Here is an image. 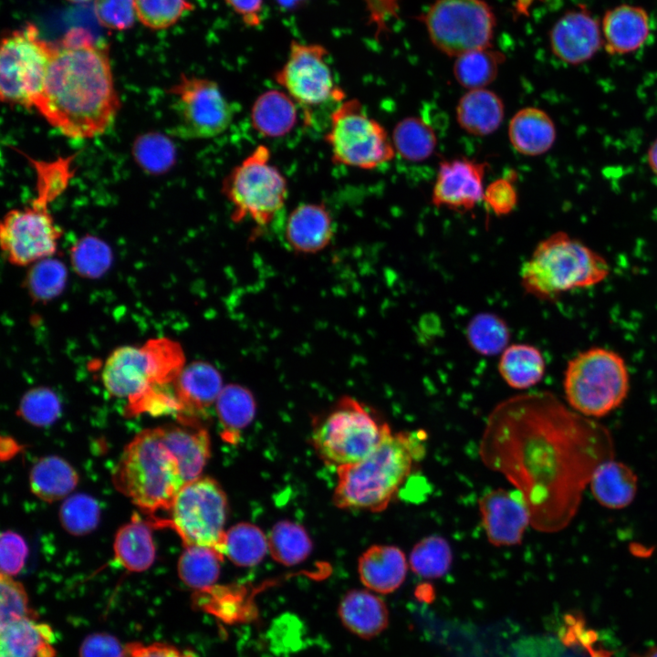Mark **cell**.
<instances>
[{
	"instance_id": "8fae6325",
	"label": "cell",
	"mask_w": 657,
	"mask_h": 657,
	"mask_svg": "<svg viewBox=\"0 0 657 657\" xmlns=\"http://www.w3.org/2000/svg\"><path fill=\"white\" fill-rule=\"evenodd\" d=\"M54 50L55 44L42 39L32 24L5 36L0 48L1 100L34 109L44 88Z\"/></svg>"
},
{
	"instance_id": "f1b7e54d",
	"label": "cell",
	"mask_w": 657,
	"mask_h": 657,
	"mask_svg": "<svg viewBox=\"0 0 657 657\" xmlns=\"http://www.w3.org/2000/svg\"><path fill=\"white\" fill-rule=\"evenodd\" d=\"M456 120L467 133L486 136L494 133L502 124L505 106L501 98L485 88L469 89L459 99Z\"/></svg>"
},
{
	"instance_id": "94428289",
	"label": "cell",
	"mask_w": 657,
	"mask_h": 657,
	"mask_svg": "<svg viewBox=\"0 0 657 657\" xmlns=\"http://www.w3.org/2000/svg\"><path fill=\"white\" fill-rule=\"evenodd\" d=\"M68 1H69V2H71V3L79 4V3H86V2L90 1V0H68Z\"/></svg>"
},
{
	"instance_id": "e0dca14e",
	"label": "cell",
	"mask_w": 657,
	"mask_h": 657,
	"mask_svg": "<svg viewBox=\"0 0 657 657\" xmlns=\"http://www.w3.org/2000/svg\"><path fill=\"white\" fill-rule=\"evenodd\" d=\"M487 166L464 157L441 162L432 193L433 204L457 212L474 209L484 198Z\"/></svg>"
},
{
	"instance_id": "db71d44e",
	"label": "cell",
	"mask_w": 657,
	"mask_h": 657,
	"mask_svg": "<svg viewBox=\"0 0 657 657\" xmlns=\"http://www.w3.org/2000/svg\"><path fill=\"white\" fill-rule=\"evenodd\" d=\"M140 160L148 167L160 168L169 164L172 151L169 142L163 140L149 138L140 144Z\"/></svg>"
},
{
	"instance_id": "d6986e66",
	"label": "cell",
	"mask_w": 657,
	"mask_h": 657,
	"mask_svg": "<svg viewBox=\"0 0 657 657\" xmlns=\"http://www.w3.org/2000/svg\"><path fill=\"white\" fill-rule=\"evenodd\" d=\"M549 44L558 58L579 65L590 59L603 44L601 27L585 7L573 9L553 25Z\"/></svg>"
},
{
	"instance_id": "f5cc1de1",
	"label": "cell",
	"mask_w": 657,
	"mask_h": 657,
	"mask_svg": "<svg viewBox=\"0 0 657 657\" xmlns=\"http://www.w3.org/2000/svg\"><path fill=\"white\" fill-rule=\"evenodd\" d=\"M124 657H196V655L191 650H182L164 642L150 644L130 642L125 645Z\"/></svg>"
},
{
	"instance_id": "680465c9",
	"label": "cell",
	"mask_w": 657,
	"mask_h": 657,
	"mask_svg": "<svg viewBox=\"0 0 657 657\" xmlns=\"http://www.w3.org/2000/svg\"><path fill=\"white\" fill-rule=\"evenodd\" d=\"M632 657H657V646L652 647L642 653L634 654Z\"/></svg>"
},
{
	"instance_id": "2e32d148",
	"label": "cell",
	"mask_w": 657,
	"mask_h": 657,
	"mask_svg": "<svg viewBox=\"0 0 657 657\" xmlns=\"http://www.w3.org/2000/svg\"><path fill=\"white\" fill-rule=\"evenodd\" d=\"M52 199L38 190L30 205L5 214L0 224V244L9 263L25 266L55 254L62 231L47 209Z\"/></svg>"
},
{
	"instance_id": "8d00e7d4",
	"label": "cell",
	"mask_w": 657,
	"mask_h": 657,
	"mask_svg": "<svg viewBox=\"0 0 657 657\" xmlns=\"http://www.w3.org/2000/svg\"><path fill=\"white\" fill-rule=\"evenodd\" d=\"M268 551L273 558L286 566L304 561L311 553L312 541L307 530L299 524L280 520L267 536Z\"/></svg>"
},
{
	"instance_id": "e575fe53",
	"label": "cell",
	"mask_w": 657,
	"mask_h": 657,
	"mask_svg": "<svg viewBox=\"0 0 657 657\" xmlns=\"http://www.w3.org/2000/svg\"><path fill=\"white\" fill-rule=\"evenodd\" d=\"M224 555L203 546H186L177 565L182 581L197 590L211 588L218 579Z\"/></svg>"
},
{
	"instance_id": "603a6c76",
	"label": "cell",
	"mask_w": 657,
	"mask_h": 657,
	"mask_svg": "<svg viewBox=\"0 0 657 657\" xmlns=\"http://www.w3.org/2000/svg\"><path fill=\"white\" fill-rule=\"evenodd\" d=\"M647 11L637 5H620L608 10L602 19L601 33L606 51L624 55L638 50L650 34Z\"/></svg>"
},
{
	"instance_id": "3957f363",
	"label": "cell",
	"mask_w": 657,
	"mask_h": 657,
	"mask_svg": "<svg viewBox=\"0 0 657 657\" xmlns=\"http://www.w3.org/2000/svg\"><path fill=\"white\" fill-rule=\"evenodd\" d=\"M422 430L392 433L387 427L378 446L366 457L337 468L333 501L339 508L381 512L401 491L412 468L426 454Z\"/></svg>"
},
{
	"instance_id": "6f0895ef",
	"label": "cell",
	"mask_w": 657,
	"mask_h": 657,
	"mask_svg": "<svg viewBox=\"0 0 657 657\" xmlns=\"http://www.w3.org/2000/svg\"><path fill=\"white\" fill-rule=\"evenodd\" d=\"M647 157L650 168L657 176V139L652 143Z\"/></svg>"
},
{
	"instance_id": "816d5d0a",
	"label": "cell",
	"mask_w": 657,
	"mask_h": 657,
	"mask_svg": "<svg viewBox=\"0 0 657 657\" xmlns=\"http://www.w3.org/2000/svg\"><path fill=\"white\" fill-rule=\"evenodd\" d=\"M125 646L108 633H94L85 638L79 649L80 657H124Z\"/></svg>"
},
{
	"instance_id": "d4e9b609",
	"label": "cell",
	"mask_w": 657,
	"mask_h": 657,
	"mask_svg": "<svg viewBox=\"0 0 657 657\" xmlns=\"http://www.w3.org/2000/svg\"><path fill=\"white\" fill-rule=\"evenodd\" d=\"M508 139L520 154L538 156L553 146L557 131L550 116L536 107L517 110L508 124Z\"/></svg>"
},
{
	"instance_id": "484cf974",
	"label": "cell",
	"mask_w": 657,
	"mask_h": 657,
	"mask_svg": "<svg viewBox=\"0 0 657 657\" xmlns=\"http://www.w3.org/2000/svg\"><path fill=\"white\" fill-rule=\"evenodd\" d=\"M589 486L600 506L618 510L627 507L634 500L638 478L630 466L612 458L596 468Z\"/></svg>"
},
{
	"instance_id": "f6af8a7d",
	"label": "cell",
	"mask_w": 657,
	"mask_h": 657,
	"mask_svg": "<svg viewBox=\"0 0 657 657\" xmlns=\"http://www.w3.org/2000/svg\"><path fill=\"white\" fill-rule=\"evenodd\" d=\"M110 249L96 237L86 236L72 247V266L82 276L95 278L101 276L110 267Z\"/></svg>"
},
{
	"instance_id": "681fc988",
	"label": "cell",
	"mask_w": 657,
	"mask_h": 657,
	"mask_svg": "<svg viewBox=\"0 0 657 657\" xmlns=\"http://www.w3.org/2000/svg\"><path fill=\"white\" fill-rule=\"evenodd\" d=\"M516 174H508L492 182L485 189L483 202L496 215L511 213L517 204L518 193L515 185Z\"/></svg>"
},
{
	"instance_id": "4fadbf2b",
	"label": "cell",
	"mask_w": 657,
	"mask_h": 657,
	"mask_svg": "<svg viewBox=\"0 0 657 657\" xmlns=\"http://www.w3.org/2000/svg\"><path fill=\"white\" fill-rule=\"evenodd\" d=\"M227 506L219 484L200 476L186 482L178 491L169 510L171 519L165 525L178 533L185 547H210L224 555Z\"/></svg>"
},
{
	"instance_id": "83f0119b",
	"label": "cell",
	"mask_w": 657,
	"mask_h": 657,
	"mask_svg": "<svg viewBox=\"0 0 657 657\" xmlns=\"http://www.w3.org/2000/svg\"><path fill=\"white\" fill-rule=\"evenodd\" d=\"M0 631V657L54 656L52 629L36 616L15 620Z\"/></svg>"
},
{
	"instance_id": "ac0fdd59",
	"label": "cell",
	"mask_w": 657,
	"mask_h": 657,
	"mask_svg": "<svg viewBox=\"0 0 657 657\" xmlns=\"http://www.w3.org/2000/svg\"><path fill=\"white\" fill-rule=\"evenodd\" d=\"M482 525L488 541L495 547L520 544L531 526L529 510L516 490L493 489L478 502Z\"/></svg>"
},
{
	"instance_id": "bcb514c9",
	"label": "cell",
	"mask_w": 657,
	"mask_h": 657,
	"mask_svg": "<svg viewBox=\"0 0 657 657\" xmlns=\"http://www.w3.org/2000/svg\"><path fill=\"white\" fill-rule=\"evenodd\" d=\"M60 410V402L51 390L35 388L23 396L18 413L31 424L47 426L58 418Z\"/></svg>"
},
{
	"instance_id": "30bf717a",
	"label": "cell",
	"mask_w": 657,
	"mask_h": 657,
	"mask_svg": "<svg viewBox=\"0 0 657 657\" xmlns=\"http://www.w3.org/2000/svg\"><path fill=\"white\" fill-rule=\"evenodd\" d=\"M388 426L356 399L345 396L315 423L311 438L320 458L338 468L369 455Z\"/></svg>"
},
{
	"instance_id": "cb8c5ba5",
	"label": "cell",
	"mask_w": 657,
	"mask_h": 657,
	"mask_svg": "<svg viewBox=\"0 0 657 657\" xmlns=\"http://www.w3.org/2000/svg\"><path fill=\"white\" fill-rule=\"evenodd\" d=\"M407 570L406 557L395 546L373 545L361 554L358 561V573L362 584L381 594L396 590L403 583Z\"/></svg>"
},
{
	"instance_id": "5b68a950",
	"label": "cell",
	"mask_w": 657,
	"mask_h": 657,
	"mask_svg": "<svg viewBox=\"0 0 657 657\" xmlns=\"http://www.w3.org/2000/svg\"><path fill=\"white\" fill-rule=\"evenodd\" d=\"M112 479L118 491L148 514L170 510L185 484L158 427L141 431L127 444Z\"/></svg>"
},
{
	"instance_id": "ba28073f",
	"label": "cell",
	"mask_w": 657,
	"mask_h": 657,
	"mask_svg": "<svg viewBox=\"0 0 657 657\" xmlns=\"http://www.w3.org/2000/svg\"><path fill=\"white\" fill-rule=\"evenodd\" d=\"M563 386L571 409L589 418L602 417L627 397L629 371L615 351L591 348L568 362Z\"/></svg>"
},
{
	"instance_id": "11a10c76",
	"label": "cell",
	"mask_w": 657,
	"mask_h": 657,
	"mask_svg": "<svg viewBox=\"0 0 657 657\" xmlns=\"http://www.w3.org/2000/svg\"><path fill=\"white\" fill-rule=\"evenodd\" d=\"M248 27L262 24L264 0H224Z\"/></svg>"
},
{
	"instance_id": "52a82bcc",
	"label": "cell",
	"mask_w": 657,
	"mask_h": 657,
	"mask_svg": "<svg viewBox=\"0 0 657 657\" xmlns=\"http://www.w3.org/2000/svg\"><path fill=\"white\" fill-rule=\"evenodd\" d=\"M185 367L182 346L168 338L142 346H121L104 362L101 380L107 391L130 401L148 389L174 383Z\"/></svg>"
},
{
	"instance_id": "ab89813d",
	"label": "cell",
	"mask_w": 657,
	"mask_h": 657,
	"mask_svg": "<svg viewBox=\"0 0 657 657\" xmlns=\"http://www.w3.org/2000/svg\"><path fill=\"white\" fill-rule=\"evenodd\" d=\"M409 561L412 570L418 576L437 579L450 569L453 552L445 538L432 535L414 545Z\"/></svg>"
},
{
	"instance_id": "ffe728a7",
	"label": "cell",
	"mask_w": 657,
	"mask_h": 657,
	"mask_svg": "<svg viewBox=\"0 0 657 657\" xmlns=\"http://www.w3.org/2000/svg\"><path fill=\"white\" fill-rule=\"evenodd\" d=\"M159 428L162 440L175 457L184 483L200 477L211 453L208 432L199 420L178 419Z\"/></svg>"
},
{
	"instance_id": "7bdbcfd3",
	"label": "cell",
	"mask_w": 657,
	"mask_h": 657,
	"mask_svg": "<svg viewBox=\"0 0 657 657\" xmlns=\"http://www.w3.org/2000/svg\"><path fill=\"white\" fill-rule=\"evenodd\" d=\"M134 5L138 20L152 30L171 27L194 9L189 0H134Z\"/></svg>"
},
{
	"instance_id": "ee69618b",
	"label": "cell",
	"mask_w": 657,
	"mask_h": 657,
	"mask_svg": "<svg viewBox=\"0 0 657 657\" xmlns=\"http://www.w3.org/2000/svg\"><path fill=\"white\" fill-rule=\"evenodd\" d=\"M97 501L84 494L68 497L60 506L59 520L68 533L81 536L91 532L99 520Z\"/></svg>"
},
{
	"instance_id": "836d02e7",
	"label": "cell",
	"mask_w": 657,
	"mask_h": 657,
	"mask_svg": "<svg viewBox=\"0 0 657 657\" xmlns=\"http://www.w3.org/2000/svg\"><path fill=\"white\" fill-rule=\"evenodd\" d=\"M391 141L396 153L412 162L427 160L437 146V137L433 127L415 116L405 117L397 122Z\"/></svg>"
},
{
	"instance_id": "f35d334b",
	"label": "cell",
	"mask_w": 657,
	"mask_h": 657,
	"mask_svg": "<svg viewBox=\"0 0 657 657\" xmlns=\"http://www.w3.org/2000/svg\"><path fill=\"white\" fill-rule=\"evenodd\" d=\"M215 411L226 438L244 430L256 414L252 393L239 385L224 387L215 402Z\"/></svg>"
},
{
	"instance_id": "9a60e30c",
	"label": "cell",
	"mask_w": 657,
	"mask_h": 657,
	"mask_svg": "<svg viewBox=\"0 0 657 657\" xmlns=\"http://www.w3.org/2000/svg\"><path fill=\"white\" fill-rule=\"evenodd\" d=\"M168 93L175 116L172 132L177 137L214 138L224 133L234 120V105L210 78L181 74Z\"/></svg>"
},
{
	"instance_id": "9c48e42d",
	"label": "cell",
	"mask_w": 657,
	"mask_h": 657,
	"mask_svg": "<svg viewBox=\"0 0 657 657\" xmlns=\"http://www.w3.org/2000/svg\"><path fill=\"white\" fill-rule=\"evenodd\" d=\"M324 141L338 165L373 170L396 154L391 137L358 99H345L330 111Z\"/></svg>"
},
{
	"instance_id": "7c38bea8",
	"label": "cell",
	"mask_w": 657,
	"mask_h": 657,
	"mask_svg": "<svg viewBox=\"0 0 657 657\" xmlns=\"http://www.w3.org/2000/svg\"><path fill=\"white\" fill-rule=\"evenodd\" d=\"M328 56L322 45L293 40L285 63L274 74L276 84L302 110L306 123L311 122L315 109L347 99L334 78Z\"/></svg>"
},
{
	"instance_id": "44dd1931",
	"label": "cell",
	"mask_w": 657,
	"mask_h": 657,
	"mask_svg": "<svg viewBox=\"0 0 657 657\" xmlns=\"http://www.w3.org/2000/svg\"><path fill=\"white\" fill-rule=\"evenodd\" d=\"M334 235V221L321 203L297 205L287 216L284 236L296 253L316 254L325 249Z\"/></svg>"
},
{
	"instance_id": "6da1fadb",
	"label": "cell",
	"mask_w": 657,
	"mask_h": 657,
	"mask_svg": "<svg viewBox=\"0 0 657 657\" xmlns=\"http://www.w3.org/2000/svg\"><path fill=\"white\" fill-rule=\"evenodd\" d=\"M529 510L531 527L557 533L573 520L596 468L615 456L610 431L549 391L510 397L490 412L479 443Z\"/></svg>"
},
{
	"instance_id": "7dc6e473",
	"label": "cell",
	"mask_w": 657,
	"mask_h": 657,
	"mask_svg": "<svg viewBox=\"0 0 657 657\" xmlns=\"http://www.w3.org/2000/svg\"><path fill=\"white\" fill-rule=\"evenodd\" d=\"M0 590V628L22 618L36 616L29 608L23 585L12 576L1 573Z\"/></svg>"
},
{
	"instance_id": "277c9868",
	"label": "cell",
	"mask_w": 657,
	"mask_h": 657,
	"mask_svg": "<svg viewBox=\"0 0 657 657\" xmlns=\"http://www.w3.org/2000/svg\"><path fill=\"white\" fill-rule=\"evenodd\" d=\"M610 273L607 261L580 241L557 232L540 241L520 271L524 290L554 300L575 288L595 286Z\"/></svg>"
},
{
	"instance_id": "60d3db41",
	"label": "cell",
	"mask_w": 657,
	"mask_h": 657,
	"mask_svg": "<svg viewBox=\"0 0 657 657\" xmlns=\"http://www.w3.org/2000/svg\"><path fill=\"white\" fill-rule=\"evenodd\" d=\"M466 336L468 343L476 352L491 356L505 350L510 332L506 322L498 316L482 313L470 320Z\"/></svg>"
},
{
	"instance_id": "f546056e",
	"label": "cell",
	"mask_w": 657,
	"mask_h": 657,
	"mask_svg": "<svg viewBox=\"0 0 657 657\" xmlns=\"http://www.w3.org/2000/svg\"><path fill=\"white\" fill-rule=\"evenodd\" d=\"M298 106L283 89H269L254 101L250 120L263 137L280 138L288 134L298 119Z\"/></svg>"
},
{
	"instance_id": "d6a6232c",
	"label": "cell",
	"mask_w": 657,
	"mask_h": 657,
	"mask_svg": "<svg viewBox=\"0 0 657 657\" xmlns=\"http://www.w3.org/2000/svg\"><path fill=\"white\" fill-rule=\"evenodd\" d=\"M78 475L64 459L56 455L39 459L29 474L31 491L47 502L68 496L77 486Z\"/></svg>"
},
{
	"instance_id": "c3c4849f",
	"label": "cell",
	"mask_w": 657,
	"mask_h": 657,
	"mask_svg": "<svg viewBox=\"0 0 657 657\" xmlns=\"http://www.w3.org/2000/svg\"><path fill=\"white\" fill-rule=\"evenodd\" d=\"M98 21L113 30L130 28L136 16L134 0H94Z\"/></svg>"
},
{
	"instance_id": "f907efd6",
	"label": "cell",
	"mask_w": 657,
	"mask_h": 657,
	"mask_svg": "<svg viewBox=\"0 0 657 657\" xmlns=\"http://www.w3.org/2000/svg\"><path fill=\"white\" fill-rule=\"evenodd\" d=\"M28 548L24 538L17 533L5 531L0 540L1 573L14 576L24 567Z\"/></svg>"
},
{
	"instance_id": "8992f818",
	"label": "cell",
	"mask_w": 657,
	"mask_h": 657,
	"mask_svg": "<svg viewBox=\"0 0 657 657\" xmlns=\"http://www.w3.org/2000/svg\"><path fill=\"white\" fill-rule=\"evenodd\" d=\"M222 193L231 204L234 222L249 219L265 228L283 211L288 187L284 174L271 162L270 150L258 145L226 174Z\"/></svg>"
},
{
	"instance_id": "b9f144b4",
	"label": "cell",
	"mask_w": 657,
	"mask_h": 657,
	"mask_svg": "<svg viewBox=\"0 0 657 657\" xmlns=\"http://www.w3.org/2000/svg\"><path fill=\"white\" fill-rule=\"evenodd\" d=\"M67 281L64 264L50 257L32 265L26 276V287L36 301L50 300L62 292Z\"/></svg>"
},
{
	"instance_id": "4316f807",
	"label": "cell",
	"mask_w": 657,
	"mask_h": 657,
	"mask_svg": "<svg viewBox=\"0 0 657 657\" xmlns=\"http://www.w3.org/2000/svg\"><path fill=\"white\" fill-rule=\"evenodd\" d=\"M339 615L349 631L363 639L379 635L389 622L385 602L364 589L349 591L339 603Z\"/></svg>"
},
{
	"instance_id": "7a4b0ae2",
	"label": "cell",
	"mask_w": 657,
	"mask_h": 657,
	"mask_svg": "<svg viewBox=\"0 0 657 657\" xmlns=\"http://www.w3.org/2000/svg\"><path fill=\"white\" fill-rule=\"evenodd\" d=\"M120 108L108 48L82 30L58 43L34 109L61 134L92 139L114 122Z\"/></svg>"
},
{
	"instance_id": "9f6ffc18",
	"label": "cell",
	"mask_w": 657,
	"mask_h": 657,
	"mask_svg": "<svg viewBox=\"0 0 657 657\" xmlns=\"http://www.w3.org/2000/svg\"><path fill=\"white\" fill-rule=\"evenodd\" d=\"M19 444H17L14 439L9 437L1 438L2 459H8L12 457L19 450Z\"/></svg>"
},
{
	"instance_id": "74e56055",
	"label": "cell",
	"mask_w": 657,
	"mask_h": 657,
	"mask_svg": "<svg viewBox=\"0 0 657 657\" xmlns=\"http://www.w3.org/2000/svg\"><path fill=\"white\" fill-rule=\"evenodd\" d=\"M223 551L234 564L252 567L266 555L267 537L253 524L239 523L225 531Z\"/></svg>"
},
{
	"instance_id": "4dcf8cb0",
	"label": "cell",
	"mask_w": 657,
	"mask_h": 657,
	"mask_svg": "<svg viewBox=\"0 0 657 657\" xmlns=\"http://www.w3.org/2000/svg\"><path fill=\"white\" fill-rule=\"evenodd\" d=\"M150 526L139 516L134 515L115 536L113 545L115 559L129 571H144L154 561L155 546Z\"/></svg>"
},
{
	"instance_id": "d590c367",
	"label": "cell",
	"mask_w": 657,
	"mask_h": 657,
	"mask_svg": "<svg viewBox=\"0 0 657 657\" xmlns=\"http://www.w3.org/2000/svg\"><path fill=\"white\" fill-rule=\"evenodd\" d=\"M505 58L491 47L464 53L454 63V78L468 90L485 88L495 79Z\"/></svg>"
},
{
	"instance_id": "5bb4252c",
	"label": "cell",
	"mask_w": 657,
	"mask_h": 657,
	"mask_svg": "<svg viewBox=\"0 0 657 657\" xmlns=\"http://www.w3.org/2000/svg\"><path fill=\"white\" fill-rule=\"evenodd\" d=\"M422 21L433 45L455 57L490 47L495 27V14L484 0H436Z\"/></svg>"
},
{
	"instance_id": "1f68e13d",
	"label": "cell",
	"mask_w": 657,
	"mask_h": 657,
	"mask_svg": "<svg viewBox=\"0 0 657 657\" xmlns=\"http://www.w3.org/2000/svg\"><path fill=\"white\" fill-rule=\"evenodd\" d=\"M546 363L540 350L529 344H512L502 352L498 371L513 389L525 390L538 383L545 374Z\"/></svg>"
},
{
	"instance_id": "7402d4cb",
	"label": "cell",
	"mask_w": 657,
	"mask_h": 657,
	"mask_svg": "<svg viewBox=\"0 0 657 657\" xmlns=\"http://www.w3.org/2000/svg\"><path fill=\"white\" fill-rule=\"evenodd\" d=\"M223 388L222 377L213 365L204 361L185 365L176 381L178 419L199 420L215 404Z\"/></svg>"
},
{
	"instance_id": "91938a15",
	"label": "cell",
	"mask_w": 657,
	"mask_h": 657,
	"mask_svg": "<svg viewBox=\"0 0 657 657\" xmlns=\"http://www.w3.org/2000/svg\"><path fill=\"white\" fill-rule=\"evenodd\" d=\"M592 657H609V656L607 655V653L605 652L598 651V652H593Z\"/></svg>"
}]
</instances>
